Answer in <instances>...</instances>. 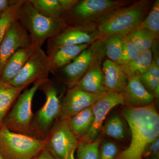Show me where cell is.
<instances>
[{
  "mask_svg": "<svg viewBox=\"0 0 159 159\" xmlns=\"http://www.w3.org/2000/svg\"><path fill=\"white\" fill-rule=\"evenodd\" d=\"M122 116L131 134L128 148L120 152L116 159H143L145 150L159 135V115L153 104L140 108L126 106Z\"/></svg>",
  "mask_w": 159,
  "mask_h": 159,
  "instance_id": "cell-1",
  "label": "cell"
},
{
  "mask_svg": "<svg viewBox=\"0 0 159 159\" xmlns=\"http://www.w3.org/2000/svg\"><path fill=\"white\" fill-rule=\"evenodd\" d=\"M151 2L142 0L116 9L97 21L102 38L111 35H128L139 27L148 14Z\"/></svg>",
  "mask_w": 159,
  "mask_h": 159,
  "instance_id": "cell-2",
  "label": "cell"
},
{
  "mask_svg": "<svg viewBox=\"0 0 159 159\" xmlns=\"http://www.w3.org/2000/svg\"><path fill=\"white\" fill-rule=\"evenodd\" d=\"M17 20L28 31L32 44L42 48L46 40L56 36L69 26L63 18L46 16L25 1L19 10Z\"/></svg>",
  "mask_w": 159,
  "mask_h": 159,
  "instance_id": "cell-3",
  "label": "cell"
},
{
  "mask_svg": "<svg viewBox=\"0 0 159 159\" xmlns=\"http://www.w3.org/2000/svg\"><path fill=\"white\" fill-rule=\"evenodd\" d=\"M45 140L0 126V155L6 159H34L45 148Z\"/></svg>",
  "mask_w": 159,
  "mask_h": 159,
  "instance_id": "cell-4",
  "label": "cell"
},
{
  "mask_svg": "<svg viewBox=\"0 0 159 159\" xmlns=\"http://www.w3.org/2000/svg\"><path fill=\"white\" fill-rule=\"evenodd\" d=\"M48 79L35 81L31 88L20 94L6 115L2 125L13 132L34 137L31 127L33 117L32 100L36 91Z\"/></svg>",
  "mask_w": 159,
  "mask_h": 159,
  "instance_id": "cell-5",
  "label": "cell"
},
{
  "mask_svg": "<svg viewBox=\"0 0 159 159\" xmlns=\"http://www.w3.org/2000/svg\"><path fill=\"white\" fill-rule=\"evenodd\" d=\"M127 2L112 0H82L79 2L63 17L69 26L97 23L114 10L125 6Z\"/></svg>",
  "mask_w": 159,
  "mask_h": 159,
  "instance_id": "cell-6",
  "label": "cell"
},
{
  "mask_svg": "<svg viewBox=\"0 0 159 159\" xmlns=\"http://www.w3.org/2000/svg\"><path fill=\"white\" fill-rule=\"evenodd\" d=\"M40 89L45 95L46 101L42 107L33 116L31 127L33 136L44 139L58 118L61 101L57 89L49 79Z\"/></svg>",
  "mask_w": 159,
  "mask_h": 159,
  "instance_id": "cell-7",
  "label": "cell"
},
{
  "mask_svg": "<svg viewBox=\"0 0 159 159\" xmlns=\"http://www.w3.org/2000/svg\"><path fill=\"white\" fill-rule=\"evenodd\" d=\"M44 139L46 149L56 159H66L73 151L76 150L79 142L65 119H57Z\"/></svg>",
  "mask_w": 159,
  "mask_h": 159,
  "instance_id": "cell-8",
  "label": "cell"
},
{
  "mask_svg": "<svg viewBox=\"0 0 159 159\" xmlns=\"http://www.w3.org/2000/svg\"><path fill=\"white\" fill-rule=\"evenodd\" d=\"M101 38L97 23L69 26L55 37L48 40V55L62 46L89 45Z\"/></svg>",
  "mask_w": 159,
  "mask_h": 159,
  "instance_id": "cell-9",
  "label": "cell"
},
{
  "mask_svg": "<svg viewBox=\"0 0 159 159\" xmlns=\"http://www.w3.org/2000/svg\"><path fill=\"white\" fill-rule=\"evenodd\" d=\"M51 73L50 58L42 48H37L19 74L10 82L17 87H27L32 83L48 79Z\"/></svg>",
  "mask_w": 159,
  "mask_h": 159,
  "instance_id": "cell-10",
  "label": "cell"
},
{
  "mask_svg": "<svg viewBox=\"0 0 159 159\" xmlns=\"http://www.w3.org/2000/svg\"><path fill=\"white\" fill-rule=\"evenodd\" d=\"M93 45V55L90 65L77 85L90 93L101 96L107 92L102 68L100 66L105 54L102 40L97 41Z\"/></svg>",
  "mask_w": 159,
  "mask_h": 159,
  "instance_id": "cell-11",
  "label": "cell"
},
{
  "mask_svg": "<svg viewBox=\"0 0 159 159\" xmlns=\"http://www.w3.org/2000/svg\"><path fill=\"white\" fill-rule=\"evenodd\" d=\"M120 104H124L123 94L106 92L92 106L94 120L88 133L80 140L93 142L98 138L103 121L111 110Z\"/></svg>",
  "mask_w": 159,
  "mask_h": 159,
  "instance_id": "cell-12",
  "label": "cell"
},
{
  "mask_svg": "<svg viewBox=\"0 0 159 159\" xmlns=\"http://www.w3.org/2000/svg\"><path fill=\"white\" fill-rule=\"evenodd\" d=\"M32 45L28 31L16 20L7 31L0 43V77L3 67L9 57L19 49L28 48Z\"/></svg>",
  "mask_w": 159,
  "mask_h": 159,
  "instance_id": "cell-13",
  "label": "cell"
},
{
  "mask_svg": "<svg viewBox=\"0 0 159 159\" xmlns=\"http://www.w3.org/2000/svg\"><path fill=\"white\" fill-rule=\"evenodd\" d=\"M101 96L90 93L77 85L69 89L61 101L57 119L68 120L74 115L92 107Z\"/></svg>",
  "mask_w": 159,
  "mask_h": 159,
  "instance_id": "cell-14",
  "label": "cell"
},
{
  "mask_svg": "<svg viewBox=\"0 0 159 159\" xmlns=\"http://www.w3.org/2000/svg\"><path fill=\"white\" fill-rule=\"evenodd\" d=\"M124 104L133 108L145 107L152 104L154 97L143 84L140 76L128 77L127 84L122 93Z\"/></svg>",
  "mask_w": 159,
  "mask_h": 159,
  "instance_id": "cell-15",
  "label": "cell"
},
{
  "mask_svg": "<svg viewBox=\"0 0 159 159\" xmlns=\"http://www.w3.org/2000/svg\"><path fill=\"white\" fill-rule=\"evenodd\" d=\"M93 55L92 45L82 51L72 62L61 69L69 89L77 85L89 68Z\"/></svg>",
  "mask_w": 159,
  "mask_h": 159,
  "instance_id": "cell-16",
  "label": "cell"
},
{
  "mask_svg": "<svg viewBox=\"0 0 159 159\" xmlns=\"http://www.w3.org/2000/svg\"><path fill=\"white\" fill-rule=\"evenodd\" d=\"M102 68L106 91L122 93L127 84L128 76L121 66L108 59L103 62Z\"/></svg>",
  "mask_w": 159,
  "mask_h": 159,
  "instance_id": "cell-17",
  "label": "cell"
},
{
  "mask_svg": "<svg viewBox=\"0 0 159 159\" xmlns=\"http://www.w3.org/2000/svg\"><path fill=\"white\" fill-rule=\"evenodd\" d=\"M36 48H37L32 44L28 48L17 50L9 57L3 67L0 81L10 83L19 74L27 61Z\"/></svg>",
  "mask_w": 159,
  "mask_h": 159,
  "instance_id": "cell-18",
  "label": "cell"
},
{
  "mask_svg": "<svg viewBox=\"0 0 159 159\" xmlns=\"http://www.w3.org/2000/svg\"><path fill=\"white\" fill-rule=\"evenodd\" d=\"M89 45L64 46L60 47L48 55L51 63V73L54 74L72 62Z\"/></svg>",
  "mask_w": 159,
  "mask_h": 159,
  "instance_id": "cell-19",
  "label": "cell"
},
{
  "mask_svg": "<svg viewBox=\"0 0 159 159\" xmlns=\"http://www.w3.org/2000/svg\"><path fill=\"white\" fill-rule=\"evenodd\" d=\"M26 88L17 87L0 81V126L18 97Z\"/></svg>",
  "mask_w": 159,
  "mask_h": 159,
  "instance_id": "cell-20",
  "label": "cell"
},
{
  "mask_svg": "<svg viewBox=\"0 0 159 159\" xmlns=\"http://www.w3.org/2000/svg\"><path fill=\"white\" fill-rule=\"evenodd\" d=\"M94 116L92 107L81 111L68 120L73 133L80 139L83 138L90 129Z\"/></svg>",
  "mask_w": 159,
  "mask_h": 159,
  "instance_id": "cell-21",
  "label": "cell"
},
{
  "mask_svg": "<svg viewBox=\"0 0 159 159\" xmlns=\"http://www.w3.org/2000/svg\"><path fill=\"white\" fill-rule=\"evenodd\" d=\"M151 49L141 52L139 56L129 62L121 66L122 70L128 77L140 76L147 70L152 61Z\"/></svg>",
  "mask_w": 159,
  "mask_h": 159,
  "instance_id": "cell-22",
  "label": "cell"
},
{
  "mask_svg": "<svg viewBox=\"0 0 159 159\" xmlns=\"http://www.w3.org/2000/svg\"><path fill=\"white\" fill-rule=\"evenodd\" d=\"M40 13L48 17L62 18L66 11L58 0H29Z\"/></svg>",
  "mask_w": 159,
  "mask_h": 159,
  "instance_id": "cell-23",
  "label": "cell"
},
{
  "mask_svg": "<svg viewBox=\"0 0 159 159\" xmlns=\"http://www.w3.org/2000/svg\"><path fill=\"white\" fill-rule=\"evenodd\" d=\"M124 36L119 35H111L103 37L104 53L109 59L117 63L122 54Z\"/></svg>",
  "mask_w": 159,
  "mask_h": 159,
  "instance_id": "cell-24",
  "label": "cell"
},
{
  "mask_svg": "<svg viewBox=\"0 0 159 159\" xmlns=\"http://www.w3.org/2000/svg\"><path fill=\"white\" fill-rule=\"evenodd\" d=\"M25 1L16 0L6 11L2 13L0 17V43L11 25L17 20L19 10Z\"/></svg>",
  "mask_w": 159,
  "mask_h": 159,
  "instance_id": "cell-25",
  "label": "cell"
},
{
  "mask_svg": "<svg viewBox=\"0 0 159 159\" xmlns=\"http://www.w3.org/2000/svg\"><path fill=\"white\" fill-rule=\"evenodd\" d=\"M126 36L140 53L150 50L154 44L155 39L150 33L139 27Z\"/></svg>",
  "mask_w": 159,
  "mask_h": 159,
  "instance_id": "cell-26",
  "label": "cell"
},
{
  "mask_svg": "<svg viewBox=\"0 0 159 159\" xmlns=\"http://www.w3.org/2000/svg\"><path fill=\"white\" fill-rule=\"evenodd\" d=\"M139 28L148 31L154 39L159 36V1L157 0L151 7L150 11Z\"/></svg>",
  "mask_w": 159,
  "mask_h": 159,
  "instance_id": "cell-27",
  "label": "cell"
},
{
  "mask_svg": "<svg viewBox=\"0 0 159 159\" xmlns=\"http://www.w3.org/2000/svg\"><path fill=\"white\" fill-rule=\"evenodd\" d=\"M77 148V159H99V146L101 139L98 138L93 142H85L79 139Z\"/></svg>",
  "mask_w": 159,
  "mask_h": 159,
  "instance_id": "cell-28",
  "label": "cell"
},
{
  "mask_svg": "<svg viewBox=\"0 0 159 159\" xmlns=\"http://www.w3.org/2000/svg\"><path fill=\"white\" fill-rule=\"evenodd\" d=\"M104 131L106 134L113 139L120 140L125 139L124 124L121 118L117 115L111 117L106 123Z\"/></svg>",
  "mask_w": 159,
  "mask_h": 159,
  "instance_id": "cell-29",
  "label": "cell"
},
{
  "mask_svg": "<svg viewBox=\"0 0 159 159\" xmlns=\"http://www.w3.org/2000/svg\"><path fill=\"white\" fill-rule=\"evenodd\" d=\"M140 53L128 38L124 36L122 54L117 63L120 66L125 64L138 57Z\"/></svg>",
  "mask_w": 159,
  "mask_h": 159,
  "instance_id": "cell-30",
  "label": "cell"
},
{
  "mask_svg": "<svg viewBox=\"0 0 159 159\" xmlns=\"http://www.w3.org/2000/svg\"><path fill=\"white\" fill-rule=\"evenodd\" d=\"M119 147L113 142L105 141L99 146V159H116Z\"/></svg>",
  "mask_w": 159,
  "mask_h": 159,
  "instance_id": "cell-31",
  "label": "cell"
},
{
  "mask_svg": "<svg viewBox=\"0 0 159 159\" xmlns=\"http://www.w3.org/2000/svg\"><path fill=\"white\" fill-rule=\"evenodd\" d=\"M159 150V138L152 142L145 150L143 157H149L152 159H158Z\"/></svg>",
  "mask_w": 159,
  "mask_h": 159,
  "instance_id": "cell-32",
  "label": "cell"
},
{
  "mask_svg": "<svg viewBox=\"0 0 159 159\" xmlns=\"http://www.w3.org/2000/svg\"><path fill=\"white\" fill-rule=\"evenodd\" d=\"M140 77L142 83L145 85L144 86L147 87L152 93L159 86V80L149 77L145 73L140 75Z\"/></svg>",
  "mask_w": 159,
  "mask_h": 159,
  "instance_id": "cell-33",
  "label": "cell"
},
{
  "mask_svg": "<svg viewBox=\"0 0 159 159\" xmlns=\"http://www.w3.org/2000/svg\"><path fill=\"white\" fill-rule=\"evenodd\" d=\"M145 74L154 79L159 80V66L152 60L150 66Z\"/></svg>",
  "mask_w": 159,
  "mask_h": 159,
  "instance_id": "cell-34",
  "label": "cell"
},
{
  "mask_svg": "<svg viewBox=\"0 0 159 159\" xmlns=\"http://www.w3.org/2000/svg\"><path fill=\"white\" fill-rule=\"evenodd\" d=\"M58 1L66 12L72 9L79 2L77 0H58Z\"/></svg>",
  "mask_w": 159,
  "mask_h": 159,
  "instance_id": "cell-35",
  "label": "cell"
},
{
  "mask_svg": "<svg viewBox=\"0 0 159 159\" xmlns=\"http://www.w3.org/2000/svg\"><path fill=\"white\" fill-rule=\"evenodd\" d=\"M16 0H0V12H4Z\"/></svg>",
  "mask_w": 159,
  "mask_h": 159,
  "instance_id": "cell-36",
  "label": "cell"
},
{
  "mask_svg": "<svg viewBox=\"0 0 159 159\" xmlns=\"http://www.w3.org/2000/svg\"><path fill=\"white\" fill-rule=\"evenodd\" d=\"M34 159H56L50 152L45 148Z\"/></svg>",
  "mask_w": 159,
  "mask_h": 159,
  "instance_id": "cell-37",
  "label": "cell"
},
{
  "mask_svg": "<svg viewBox=\"0 0 159 159\" xmlns=\"http://www.w3.org/2000/svg\"><path fill=\"white\" fill-rule=\"evenodd\" d=\"M75 151L76 150L73 151L66 158V159H75V155H74Z\"/></svg>",
  "mask_w": 159,
  "mask_h": 159,
  "instance_id": "cell-38",
  "label": "cell"
},
{
  "mask_svg": "<svg viewBox=\"0 0 159 159\" xmlns=\"http://www.w3.org/2000/svg\"><path fill=\"white\" fill-rule=\"evenodd\" d=\"M0 159H6L4 158L2 156V155H0Z\"/></svg>",
  "mask_w": 159,
  "mask_h": 159,
  "instance_id": "cell-39",
  "label": "cell"
},
{
  "mask_svg": "<svg viewBox=\"0 0 159 159\" xmlns=\"http://www.w3.org/2000/svg\"><path fill=\"white\" fill-rule=\"evenodd\" d=\"M2 12H0V17H1V15H2Z\"/></svg>",
  "mask_w": 159,
  "mask_h": 159,
  "instance_id": "cell-40",
  "label": "cell"
}]
</instances>
